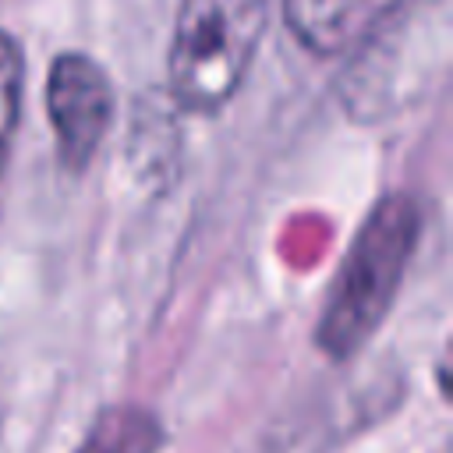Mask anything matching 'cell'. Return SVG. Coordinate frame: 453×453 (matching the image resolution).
<instances>
[{
    "label": "cell",
    "instance_id": "cell-1",
    "mask_svg": "<svg viewBox=\"0 0 453 453\" xmlns=\"http://www.w3.org/2000/svg\"><path fill=\"white\" fill-rule=\"evenodd\" d=\"M446 57L449 0H389L375 7L340 78L343 110L361 124H382L418 106L442 78Z\"/></svg>",
    "mask_w": 453,
    "mask_h": 453
},
{
    "label": "cell",
    "instance_id": "cell-2",
    "mask_svg": "<svg viewBox=\"0 0 453 453\" xmlns=\"http://www.w3.org/2000/svg\"><path fill=\"white\" fill-rule=\"evenodd\" d=\"M421 234V209L407 191L382 195L361 219L326 294L315 343L326 357H354L389 315Z\"/></svg>",
    "mask_w": 453,
    "mask_h": 453
},
{
    "label": "cell",
    "instance_id": "cell-3",
    "mask_svg": "<svg viewBox=\"0 0 453 453\" xmlns=\"http://www.w3.org/2000/svg\"><path fill=\"white\" fill-rule=\"evenodd\" d=\"M269 25V0H180L166 85L180 110L219 113L244 85Z\"/></svg>",
    "mask_w": 453,
    "mask_h": 453
},
{
    "label": "cell",
    "instance_id": "cell-4",
    "mask_svg": "<svg viewBox=\"0 0 453 453\" xmlns=\"http://www.w3.org/2000/svg\"><path fill=\"white\" fill-rule=\"evenodd\" d=\"M46 117L60 166L81 173L113 124V81L103 64L81 50L57 53L46 71Z\"/></svg>",
    "mask_w": 453,
    "mask_h": 453
},
{
    "label": "cell",
    "instance_id": "cell-5",
    "mask_svg": "<svg viewBox=\"0 0 453 453\" xmlns=\"http://www.w3.org/2000/svg\"><path fill=\"white\" fill-rule=\"evenodd\" d=\"M287 32L315 57H340L365 32L375 0H280Z\"/></svg>",
    "mask_w": 453,
    "mask_h": 453
},
{
    "label": "cell",
    "instance_id": "cell-6",
    "mask_svg": "<svg viewBox=\"0 0 453 453\" xmlns=\"http://www.w3.org/2000/svg\"><path fill=\"white\" fill-rule=\"evenodd\" d=\"M159 449H163L159 421L138 407H117L92 425V432L74 453H159Z\"/></svg>",
    "mask_w": 453,
    "mask_h": 453
},
{
    "label": "cell",
    "instance_id": "cell-7",
    "mask_svg": "<svg viewBox=\"0 0 453 453\" xmlns=\"http://www.w3.org/2000/svg\"><path fill=\"white\" fill-rule=\"evenodd\" d=\"M21 99H25V53L21 42L0 28V173L7 166V152L21 120Z\"/></svg>",
    "mask_w": 453,
    "mask_h": 453
}]
</instances>
